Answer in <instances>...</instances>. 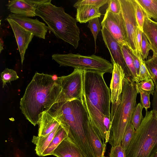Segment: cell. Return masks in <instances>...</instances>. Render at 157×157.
I'll use <instances>...</instances> for the list:
<instances>
[{"mask_svg": "<svg viewBox=\"0 0 157 157\" xmlns=\"http://www.w3.org/2000/svg\"><path fill=\"white\" fill-rule=\"evenodd\" d=\"M153 95V109L157 111V85H155V92Z\"/></svg>", "mask_w": 157, "mask_h": 157, "instance_id": "cell-40", "label": "cell"}, {"mask_svg": "<svg viewBox=\"0 0 157 157\" xmlns=\"http://www.w3.org/2000/svg\"><path fill=\"white\" fill-rule=\"evenodd\" d=\"M108 0H78L73 5V6L77 7L84 5L94 6L99 8L101 7L107 3Z\"/></svg>", "mask_w": 157, "mask_h": 157, "instance_id": "cell-32", "label": "cell"}, {"mask_svg": "<svg viewBox=\"0 0 157 157\" xmlns=\"http://www.w3.org/2000/svg\"><path fill=\"white\" fill-rule=\"evenodd\" d=\"M131 54L133 59L134 66L136 72L138 80V76L140 67V62L138 58L134 54L132 51L131 52Z\"/></svg>", "mask_w": 157, "mask_h": 157, "instance_id": "cell-39", "label": "cell"}, {"mask_svg": "<svg viewBox=\"0 0 157 157\" xmlns=\"http://www.w3.org/2000/svg\"><path fill=\"white\" fill-rule=\"evenodd\" d=\"M154 157H157V153Z\"/></svg>", "mask_w": 157, "mask_h": 157, "instance_id": "cell-42", "label": "cell"}, {"mask_svg": "<svg viewBox=\"0 0 157 157\" xmlns=\"http://www.w3.org/2000/svg\"><path fill=\"white\" fill-rule=\"evenodd\" d=\"M84 70L75 68L70 74L58 77L57 80L61 87L57 102L74 100L83 101Z\"/></svg>", "mask_w": 157, "mask_h": 157, "instance_id": "cell-8", "label": "cell"}, {"mask_svg": "<svg viewBox=\"0 0 157 157\" xmlns=\"http://www.w3.org/2000/svg\"><path fill=\"white\" fill-rule=\"evenodd\" d=\"M143 32L151 45L153 52L157 54V23L147 15L144 18Z\"/></svg>", "mask_w": 157, "mask_h": 157, "instance_id": "cell-19", "label": "cell"}, {"mask_svg": "<svg viewBox=\"0 0 157 157\" xmlns=\"http://www.w3.org/2000/svg\"><path fill=\"white\" fill-rule=\"evenodd\" d=\"M107 10L113 13L118 14L121 12V6L119 0H108Z\"/></svg>", "mask_w": 157, "mask_h": 157, "instance_id": "cell-37", "label": "cell"}, {"mask_svg": "<svg viewBox=\"0 0 157 157\" xmlns=\"http://www.w3.org/2000/svg\"><path fill=\"white\" fill-rule=\"evenodd\" d=\"M102 72L84 70L83 102L89 118L102 140L106 138L105 125L111 121V93Z\"/></svg>", "mask_w": 157, "mask_h": 157, "instance_id": "cell-1", "label": "cell"}, {"mask_svg": "<svg viewBox=\"0 0 157 157\" xmlns=\"http://www.w3.org/2000/svg\"><path fill=\"white\" fill-rule=\"evenodd\" d=\"M119 1L127 32L128 46L136 56V35L138 27L133 0Z\"/></svg>", "mask_w": 157, "mask_h": 157, "instance_id": "cell-9", "label": "cell"}, {"mask_svg": "<svg viewBox=\"0 0 157 157\" xmlns=\"http://www.w3.org/2000/svg\"><path fill=\"white\" fill-rule=\"evenodd\" d=\"M75 15L77 22L80 23H86L94 18L100 17L101 13L99 8L90 6H82L76 8Z\"/></svg>", "mask_w": 157, "mask_h": 157, "instance_id": "cell-20", "label": "cell"}, {"mask_svg": "<svg viewBox=\"0 0 157 157\" xmlns=\"http://www.w3.org/2000/svg\"><path fill=\"white\" fill-rule=\"evenodd\" d=\"M143 32L138 28L136 35V56L139 59H142L141 56V35Z\"/></svg>", "mask_w": 157, "mask_h": 157, "instance_id": "cell-38", "label": "cell"}, {"mask_svg": "<svg viewBox=\"0 0 157 157\" xmlns=\"http://www.w3.org/2000/svg\"><path fill=\"white\" fill-rule=\"evenodd\" d=\"M67 137L65 130L60 125L59 128L41 156L52 155L54 151L65 139Z\"/></svg>", "mask_w": 157, "mask_h": 157, "instance_id": "cell-22", "label": "cell"}, {"mask_svg": "<svg viewBox=\"0 0 157 157\" xmlns=\"http://www.w3.org/2000/svg\"><path fill=\"white\" fill-rule=\"evenodd\" d=\"M137 88L149 94L153 95L155 84L152 78L136 83Z\"/></svg>", "mask_w": 157, "mask_h": 157, "instance_id": "cell-30", "label": "cell"}, {"mask_svg": "<svg viewBox=\"0 0 157 157\" xmlns=\"http://www.w3.org/2000/svg\"><path fill=\"white\" fill-rule=\"evenodd\" d=\"M109 157H126L125 150L121 145L112 146L109 154Z\"/></svg>", "mask_w": 157, "mask_h": 157, "instance_id": "cell-35", "label": "cell"}, {"mask_svg": "<svg viewBox=\"0 0 157 157\" xmlns=\"http://www.w3.org/2000/svg\"><path fill=\"white\" fill-rule=\"evenodd\" d=\"M133 2L138 27L142 32H143V27L144 18L146 15L136 0H133Z\"/></svg>", "mask_w": 157, "mask_h": 157, "instance_id": "cell-29", "label": "cell"}, {"mask_svg": "<svg viewBox=\"0 0 157 157\" xmlns=\"http://www.w3.org/2000/svg\"><path fill=\"white\" fill-rule=\"evenodd\" d=\"M140 67L138 76V82L151 78L150 74L142 59H140Z\"/></svg>", "mask_w": 157, "mask_h": 157, "instance_id": "cell-34", "label": "cell"}, {"mask_svg": "<svg viewBox=\"0 0 157 157\" xmlns=\"http://www.w3.org/2000/svg\"><path fill=\"white\" fill-rule=\"evenodd\" d=\"M1 79L4 88L7 83L17 80L19 78L16 72L12 69L6 68L1 74Z\"/></svg>", "mask_w": 157, "mask_h": 157, "instance_id": "cell-28", "label": "cell"}, {"mask_svg": "<svg viewBox=\"0 0 157 157\" xmlns=\"http://www.w3.org/2000/svg\"><path fill=\"white\" fill-rule=\"evenodd\" d=\"M51 0H12L9 1L6 6L7 9L13 14L28 17L36 16V11L37 7Z\"/></svg>", "mask_w": 157, "mask_h": 157, "instance_id": "cell-13", "label": "cell"}, {"mask_svg": "<svg viewBox=\"0 0 157 157\" xmlns=\"http://www.w3.org/2000/svg\"><path fill=\"white\" fill-rule=\"evenodd\" d=\"M101 26L98 17L89 21L87 26V27L90 29L94 38L95 50L96 49L97 38L99 32L101 30Z\"/></svg>", "mask_w": 157, "mask_h": 157, "instance_id": "cell-31", "label": "cell"}, {"mask_svg": "<svg viewBox=\"0 0 157 157\" xmlns=\"http://www.w3.org/2000/svg\"><path fill=\"white\" fill-rule=\"evenodd\" d=\"M86 136L96 157H105L106 144L102 142L96 128L89 117L86 127Z\"/></svg>", "mask_w": 157, "mask_h": 157, "instance_id": "cell-16", "label": "cell"}, {"mask_svg": "<svg viewBox=\"0 0 157 157\" xmlns=\"http://www.w3.org/2000/svg\"><path fill=\"white\" fill-rule=\"evenodd\" d=\"M101 25L107 29L121 47L128 45L127 32L121 12L116 14L106 9Z\"/></svg>", "mask_w": 157, "mask_h": 157, "instance_id": "cell-10", "label": "cell"}, {"mask_svg": "<svg viewBox=\"0 0 157 157\" xmlns=\"http://www.w3.org/2000/svg\"><path fill=\"white\" fill-rule=\"evenodd\" d=\"M151 48L147 38L143 32L141 35V56L142 59L145 61L147 59L149 51L151 50Z\"/></svg>", "mask_w": 157, "mask_h": 157, "instance_id": "cell-33", "label": "cell"}, {"mask_svg": "<svg viewBox=\"0 0 157 157\" xmlns=\"http://www.w3.org/2000/svg\"><path fill=\"white\" fill-rule=\"evenodd\" d=\"M5 20L9 23L13 31L22 65L26 50L34 36L32 33L25 30L11 19L7 17Z\"/></svg>", "mask_w": 157, "mask_h": 157, "instance_id": "cell-14", "label": "cell"}, {"mask_svg": "<svg viewBox=\"0 0 157 157\" xmlns=\"http://www.w3.org/2000/svg\"><path fill=\"white\" fill-rule=\"evenodd\" d=\"M52 155L56 157H86L80 148L67 138L61 143Z\"/></svg>", "mask_w": 157, "mask_h": 157, "instance_id": "cell-17", "label": "cell"}, {"mask_svg": "<svg viewBox=\"0 0 157 157\" xmlns=\"http://www.w3.org/2000/svg\"><path fill=\"white\" fill-rule=\"evenodd\" d=\"M52 57L59 66L70 67L85 70H95L104 74L112 73L113 71V65L112 63L94 54L86 56L72 53L56 54L52 55Z\"/></svg>", "mask_w": 157, "mask_h": 157, "instance_id": "cell-7", "label": "cell"}, {"mask_svg": "<svg viewBox=\"0 0 157 157\" xmlns=\"http://www.w3.org/2000/svg\"><path fill=\"white\" fill-rule=\"evenodd\" d=\"M7 17L16 22L25 30L32 33L34 36L44 39L47 32V26L38 19H33L25 16L10 13Z\"/></svg>", "mask_w": 157, "mask_h": 157, "instance_id": "cell-12", "label": "cell"}, {"mask_svg": "<svg viewBox=\"0 0 157 157\" xmlns=\"http://www.w3.org/2000/svg\"><path fill=\"white\" fill-rule=\"evenodd\" d=\"M59 126L57 127L52 132L46 136H33L32 141L36 145L35 151L38 156H41L58 130Z\"/></svg>", "mask_w": 157, "mask_h": 157, "instance_id": "cell-21", "label": "cell"}, {"mask_svg": "<svg viewBox=\"0 0 157 157\" xmlns=\"http://www.w3.org/2000/svg\"><path fill=\"white\" fill-rule=\"evenodd\" d=\"M61 87L52 75L36 72L20 100V109L26 118L34 126L41 114L48 112L59 100Z\"/></svg>", "mask_w": 157, "mask_h": 157, "instance_id": "cell-2", "label": "cell"}, {"mask_svg": "<svg viewBox=\"0 0 157 157\" xmlns=\"http://www.w3.org/2000/svg\"><path fill=\"white\" fill-rule=\"evenodd\" d=\"M143 108L140 103H139L133 113L131 122L135 130L139 127L144 118L142 114Z\"/></svg>", "mask_w": 157, "mask_h": 157, "instance_id": "cell-26", "label": "cell"}, {"mask_svg": "<svg viewBox=\"0 0 157 157\" xmlns=\"http://www.w3.org/2000/svg\"><path fill=\"white\" fill-rule=\"evenodd\" d=\"M126 157H154L157 153V111H146L125 151Z\"/></svg>", "mask_w": 157, "mask_h": 157, "instance_id": "cell-6", "label": "cell"}, {"mask_svg": "<svg viewBox=\"0 0 157 157\" xmlns=\"http://www.w3.org/2000/svg\"><path fill=\"white\" fill-rule=\"evenodd\" d=\"M51 2L39 6L36 11V16L42 19L48 29L57 38L76 49L80 39V31L76 19L67 13L63 7L56 6Z\"/></svg>", "mask_w": 157, "mask_h": 157, "instance_id": "cell-5", "label": "cell"}, {"mask_svg": "<svg viewBox=\"0 0 157 157\" xmlns=\"http://www.w3.org/2000/svg\"><path fill=\"white\" fill-rule=\"evenodd\" d=\"M101 31L103 40L110 53L111 58L121 67L125 77L131 81L130 73L123 56L121 47L106 28H102Z\"/></svg>", "mask_w": 157, "mask_h": 157, "instance_id": "cell-11", "label": "cell"}, {"mask_svg": "<svg viewBox=\"0 0 157 157\" xmlns=\"http://www.w3.org/2000/svg\"><path fill=\"white\" fill-rule=\"evenodd\" d=\"M113 65L112 77L110 84L111 101L112 104L121 98L123 80L125 74L123 69L111 58Z\"/></svg>", "mask_w": 157, "mask_h": 157, "instance_id": "cell-15", "label": "cell"}, {"mask_svg": "<svg viewBox=\"0 0 157 157\" xmlns=\"http://www.w3.org/2000/svg\"><path fill=\"white\" fill-rule=\"evenodd\" d=\"M138 93L140 96V103L143 107L145 109L146 111L150 107L151 103L150 101V94L147 93L137 88Z\"/></svg>", "mask_w": 157, "mask_h": 157, "instance_id": "cell-36", "label": "cell"}, {"mask_svg": "<svg viewBox=\"0 0 157 157\" xmlns=\"http://www.w3.org/2000/svg\"><path fill=\"white\" fill-rule=\"evenodd\" d=\"M138 93L136 82L125 77L121 98L112 105L111 125L108 142L112 146L121 145L126 128L137 105L136 98Z\"/></svg>", "mask_w": 157, "mask_h": 157, "instance_id": "cell-4", "label": "cell"}, {"mask_svg": "<svg viewBox=\"0 0 157 157\" xmlns=\"http://www.w3.org/2000/svg\"><path fill=\"white\" fill-rule=\"evenodd\" d=\"M0 44V52L1 53L3 49L2 42V43L1 41Z\"/></svg>", "mask_w": 157, "mask_h": 157, "instance_id": "cell-41", "label": "cell"}, {"mask_svg": "<svg viewBox=\"0 0 157 157\" xmlns=\"http://www.w3.org/2000/svg\"><path fill=\"white\" fill-rule=\"evenodd\" d=\"M121 50L124 59L131 75V81L136 83L138 82L137 75L134 66L131 50L128 45H123L121 47Z\"/></svg>", "mask_w": 157, "mask_h": 157, "instance_id": "cell-23", "label": "cell"}, {"mask_svg": "<svg viewBox=\"0 0 157 157\" xmlns=\"http://www.w3.org/2000/svg\"></svg>", "mask_w": 157, "mask_h": 157, "instance_id": "cell-43", "label": "cell"}, {"mask_svg": "<svg viewBox=\"0 0 157 157\" xmlns=\"http://www.w3.org/2000/svg\"><path fill=\"white\" fill-rule=\"evenodd\" d=\"M48 112L59 122L67 138L86 157H96L88 141L86 127L89 117L83 101L74 100L54 104Z\"/></svg>", "mask_w": 157, "mask_h": 157, "instance_id": "cell-3", "label": "cell"}, {"mask_svg": "<svg viewBox=\"0 0 157 157\" xmlns=\"http://www.w3.org/2000/svg\"><path fill=\"white\" fill-rule=\"evenodd\" d=\"M147 16L157 22V0H136Z\"/></svg>", "mask_w": 157, "mask_h": 157, "instance_id": "cell-24", "label": "cell"}, {"mask_svg": "<svg viewBox=\"0 0 157 157\" xmlns=\"http://www.w3.org/2000/svg\"><path fill=\"white\" fill-rule=\"evenodd\" d=\"M144 61L155 85H157V54L153 52L152 57Z\"/></svg>", "mask_w": 157, "mask_h": 157, "instance_id": "cell-25", "label": "cell"}, {"mask_svg": "<svg viewBox=\"0 0 157 157\" xmlns=\"http://www.w3.org/2000/svg\"><path fill=\"white\" fill-rule=\"evenodd\" d=\"M38 124V136L43 137L51 133L60 125L57 120L48 112H43L41 114Z\"/></svg>", "mask_w": 157, "mask_h": 157, "instance_id": "cell-18", "label": "cell"}, {"mask_svg": "<svg viewBox=\"0 0 157 157\" xmlns=\"http://www.w3.org/2000/svg\"><path fill=\"white\" fill-rule=\"evenodd\" d=\"M135 131L130 122L126 128L121 142V145L125 151L131 142Z\"/></svg>", "mask_w": 157, "mask_h": 157, "instance_id": "cell-27", "label": "cell"}]
</instances>
